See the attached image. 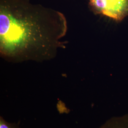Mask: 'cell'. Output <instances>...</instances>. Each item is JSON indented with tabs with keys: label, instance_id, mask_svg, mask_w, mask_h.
Listing matches in <instances>:
<instances>
[{
	"label": "cell",
	"instance_id": "cell-3",
	"mask_svg": "<svg viewBox=\"0 0 128 128\" xmlns=\"http://www.w3.org/2000/svg\"><path fill=\"white\" fill-rule=\"evenodd\" d=\"M98 128H128V114L112 117Z\"/></svg>",
	"mask_w": 128,
	"mask_h": 128
},
{
	"label": "cell",
	"instance_id": "cell-4",
	"mask_svg": "<svg viewBox=\"0 0 128 128\" xmlns=\"http://www.w3.org/2000/svg\"><path fill=\"white\" fill-rule=\"evenodd\" d=\"M0 128H14L11 125L5 122L4 120H0Z\"/></svg>",
	"mask_w": 128,
	"mask_h": 128
},
{
	"label": "cell",
	"instance_id": "cell-1",
	"mask_svg": "<svg viewBox=\"0 0 128 128\" xmlns=\"http://www.w3.org/2000/svg\"><path fill=\"white\" fill-rule=\"evenodd\" d=\"M66 20L30 0H0V52L14 61L50 60L64 46Z\"/></svg>",
	"mask_w": 128,
	"mask_h": 128
},
{
	"label": "cell",
	"instance_id": "cell-2",
	"mask_svg": "<svg viewBox=\"0 0 128 128\" xmlns=\"http://www.w3.org/2000/svg\"><path fill=\"white\" fill-rule=\"evenodd\" d=\"M93 12L121 21L128 16V0H89Z\"/></svg>",
	"mask_w": 128,
	"mask_h": 128
}]
</instances>
